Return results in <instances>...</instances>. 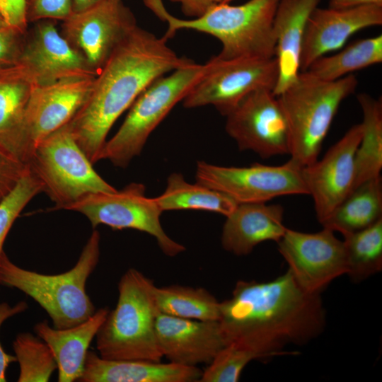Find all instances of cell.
<instances>
[{
  "instance_id": "1",
  "label": "cell",
  "mask_w": 382,
  "mask_h": 382,
  "mask_svg": "<svg viewBox=\"0 0 382 382\" xmlns=\"http://www.w3.org/2000/svg\"><path fill=\"white\" fill-rule=\"evenodd\" d=\"M219 323L226 345L238 343L267 359L284 354L287 344L318 337L325 312L320 294L305 291L288 270L269 282H237L231 296L220 302Z\"/></svg>"
},
{
  "instance_id": "2",
  "label": "cell",
  "mask_w": 382,
  "mask_h": 382,
  "mask_svg": "<svg viewBox=\"0 0 382 382\" xmlns=\"http://www.w3.org/2000/svg\"><path fill=\"white\" fill-rule=\"evenodd\" d=\"M167 39L135 27L94 77L83 105L67 124L89 161H100L108 134L119 117L154 80L192 60L178 57Z\"/></svg>"
},
{
  "instance_id": "3",
  "label": "cell",
  "mask_w": 382,
  "mask_h": 382,
  "mask_svg": "<svg viewBox=\"0 0 382 382\" xmlns=\"http://www.w3.org/2000/svg\"><path fill=\"white\" fill-rule=\"evenodd\" d=\"M279 1L249 0L238 6L219 3L191 20L170 15L161 0H153L147 7L168 23L163 35L167 40L178 30H193L212 35L221 42V51L216 55L218 59L272 58L275 55L273 21Z\"/></svg>"
},
{
  "instance_id": "4",
  "label": "cell",
  "mask_w": 382,
  "mask_h": 382,
  "mask_svg": "<svg viewBox=\"0 0 382 382\" xmlns=\"http://www.w3.org/2000/svg\"><path fill=\"white\" fill-rule=\"evenodd\" d=\"M100 245V233L94 229L75 265L57 274L22 268L4 252L0 260V286L16 289L32 298L48 314L53 327H73L96 311L86 284L99 262Z\"/></svg>"
},
{
  "instance_id": "5",
  "label": "cell",
  "mask_w": 382,
  "mask_h": 382,
  "mask_svg": "<svg viewBox=\"0 0 382 382\" xmlns=\"http://www.w3.org/2000/svg\"><path fill=\"white\" fill-rule=\"evenodd\" d=\"M153 281L134 268L118 282V299L96 336L103 359L159 362L163 357L155 331L157 309Z\"/></svg>"
},
{
  "instance_id": "6",
  "label": "cell",
  "mask_w": 382,
  "mask_h": 382,
  "mask_svg": "<svg viewBox=\"0 0 382 382\" xmlns=\"http://www.w3.org/2000/svg\"><path fill=\"white\" fill-rule=\"evenodd\" d=\"M357 85L352 74L323 81L300 72L296 81L277 96L286 121L290 159L301 167L318 159L341 103Z\"/></svg>"
},
{
  "instance_id": "7",
  "label": "cell",
  "mask_w": 382,
  "mask_h": 382,
  "mask_svg": "<svg viewBox=\"0 0 382 382\" xmlns=\"http://www.w3.org/2000/svg\"><path fill=\"white\" fill-rule=\"evenodd\" d=\"M208 67V62L199 64L192 62L154 80L132 104L118 131L105 142L100 159L109 160L117 167H127L140 154L151 132L184 99Z\"/></svg>"
},
{
  "instance_id": "8",
  "label": "cell",
  "mask_w": 382,
  "mask_h": 382,
  "mask_svg": "<svg viewBox=\"0 0 382 382\" xmlns=\"http://www.w3.org/2000/svg\"><path fill=\"white\" fill-rule=\"evenodd\" d=\"M27 164L44 192L63 209L83 196L117 190L93 168L68 125L54 131L31 151Z\"/></svg>"
},
{
  "instance_id": "9",
  "label": "cell",
  "mask_w": 382,
  "mask_h": 382,
  "mask_svg": "<svg viewBox=\"0 0 382 382\" xmlns=\"http://www.w3.org/2000/svg\"><path fill=\"white\" fill-rule=\"evenodd\" d=\"M146 187L132 183L120 190L88 194L63 209L83 214L93 228L105 225L112 229H135L153 236L161 251L174 257L185 250L170 238L160 222L162 210L155 198L145 195Z\"/></svg>"
},
{
  "instance_id": "10",
  "label": "cell",
  "mask_w": 382,
  "mask_h": 382,
  "mask_svg": "<svg viewBox=\"0 0 382 382\" xmlns=\"http://www.w3.org/2000/svg\"><path fill=\"white\" fill-rule=\"evenodd\" d=\"M207 62L208 69L183 100L187 108L213 105L226 116L252 92L273 91L277 81L275 57L220 59L214 56Z\"/></svg>"
},
{
  "instance_id": "11",
  "label": "cell",
  "mask_w": 382,
  "mask_h": 382,
  "mask_svg": "<svg viewBox=\"0 0 382 382\" xmlns=\"http://www.w3.org/2000/svg\"><path fill=\"white\" fill-rule=\"evenodd\" d=\"M197 183L221 192L238 204L267 203L284 195H308L302 167L289 159L280 166L253 163L248 167H227L199 161Z\"/></svg>"
},
{
  "instance_id": "12",
  "label": "cell",
  "mask_w": 382,
  "mask_h": 382,
  "mask_svg": "<svg viewBox=\"0 0 382 382\" xmlns=\"http://www.w3.org/2000/svg\"><path fill=\"white\" fill-rule=\"evenodd\" d=\"M62 35L97 74L115 48L137 26L122 0H108L62 21Z\"/></svg>"
},
{
  "instance_id": "13",
  "label": "cell",
  "mask_w": 382,
  "mask_h": 382,
  "mask_svg": "<svg viewBox=\"0 0 382 382\" xmlns=\"http://www.w3.org/2000/svg\"><path fill=\"white\" fill-rule=\"evenodd\" d=\"M226 117V131L240 150L252 151L264 159L289 154L286 121L272 90L252 92Z\"/></svg>"
},
{
  "instance_id": "14",
  "label": "cell",
  "mask_w": 382,
  "mask_h": 382,
  "mask_svg": "<svg viewBox=\"0 0 382 382\" xmlns=\"http://www.w3.org/2000/svg\"><path fill=\"white\" fill-rule=\"evenodd\" d=\"M277 245L288 270L308 292L320 294L332 281L347 272L343 241L330 229L304 233L286 228Z\"/></svg>"
},
{
  "instance_id": "15",
  "label": "cell",
  "mask_w": 382,
  "mask_h": 382,
  "mask_svg": "<svg viewBox=\"0 0 382 382\" xmlns=\"http://www.w3.org/2000/svg\"><path fill=\"white\" fill-rule=\"evenodd\" d=\"M35 23L13 64L31 84L96 75L84 57L58 31L54 21Z\"/></svg>"
},
{
  "instance_id": "16",
  "label": "cell",
  "mask_w": 382,
  "mask_h": 382,
  "mask_svg": "<svg viewBox=\"0 0 382 382\" xmlns=\"http://www.w3.org/2000/svg\"><path fill=\"white\" fill-rule=\"evenodd\" d=\"M361 125L351 127L320 160L302 167V175L321 223L351 192L354 157L361 137Z\"/></svg>"
},
{
  "instance_id": "17",
  "label": "cell",
  "mask_w": 382,
  "mask_h": 382,
  "mask_svg": "<svg viewBox=\"0 0 382 382\" xmlns=\"http://www.w3.org/2000/svg\"><path fill=\"white\" fill-rule=\"evenodd\" d=\"M95 76L32 86L25 115L30 152L37 143L70 122L86 100Z\"/></svg>"
},
{
  "instance_id": "18",
  "label": "cell",
  "mask_w": 382,
  "mask_h": 382,
  "mask_svg": "<svg viewBox=\"0 0 382 382\" xmlns=\"http://www.w3.org/2000/svg\"><path fill=\"white\" fill-rule=\"evenodd\" d=\"M382 24V6L346 8L316 7L310 14L303 35L301 72L319 57L341 49L359 30Z\"/></svg>"
},
{
  "instance_id": "19",
  "label": "cell",
  "mask_w": 382,
  "mask_h": 382,
  "mask_svg": "<svg viewBox=\"0 0 382 382\" xmlns=\"http://www.w3.org/2000/svg\"><path fill=\"white\" fill-rule=\"evenodd\" d=\"M155 331L163 357L180 365L209 364L226 346L219 321L186 319L159 313Z\"/></svg>"
},
{
  "instance_id": "20",
  "label": "cell",
  "mask_w": 382,
  "mask_h": 382,
  "mask_svg": "<svg viewBox=\"0 0 382 382\" xmlns=\"http://www.w3.org/2000/svg\"><path fill=\"white\" fill-rule=\"evenodd\" d=\"M320 0H280L273 21L278 77L272 91L279 96L298 79L306 25Z\"/></svg>"
},
{
  "instance_id": "21",
  "label": "cell",
  "mask_w": 382,
  "mask_h": 382,
  "mask_svg": "<svg viewBox=\"0 0 382 382\" xmlns=\"http://www.w3.org/2000/svg\"><path fill=\"white\" fill-rule=\"evenodd\" d=\"M226 217L221 245L225 250L238 256L250 254L265 241L277 243L287 228L283 223L284 208L280 204H239Z\"/></svg>"
},
{
  "instance_id": "22",
  "label": "cell",
  "mask_w": 382,
  "mask_h": 382,
  "mask_svg": "<svg viewBox=\"0 0 382 382\" xmlns=\"http://www.w3.org/2000/svg\"><path fill=\"white\" fill-rule=\"evenodd\" d=\"M108 311L107 307L101 308L85 321L67 328L51 327L47 320L35 325L34 332L48 345L54 355L59 382L79 380L90 345Z\"/></svg>"
},
{
  "instance_id": "23",
  "label": "cell",
  "mask_w": 382,
  "mask_h": 382,
  "mask_svg": "<svg viewBox=\"0 0 382 382\" xmlns=\"http://www.w3.org/2000/svg\"><path fill=\"white\" fill-rule=\"evenodd\" d=\"M202 371L171 362L112 360L88 350L80 382H193Z\"/></svg>"
},
{
  "instance_id": "24",
  "label": "cell",
  "mask_w": 382,
  "mask_h": 382,
  "mask_svg": "<svg viewBox=\"0 0 382 382\" xmlns=\"http://www.w3.org/2000/svg\"><path fill=\"white\" fill-rule=\"evenodd\" d=\"M31 84L13 65L0 69V145L27 163L25 115Z\"/></svg>"
},
{
  "instance_id": "25",
  "label": "cell",
  "mask_w": 382,
  "mask_h": 382,
  "mask_svg": "<svg viewBox=\"0 0 382 382\" xmlns=\"http://www.w3.org/2000/svg\"><path fill=\"white\" fill-rule=\"evenodd\" d=\"M382 218L381 177L355 187L320 224L342 235L364 229Z\"/></svg>"
},
{
  "instance_id": "26",
  "label": "cell",
  "mask_w": 382,
  "mask_h": 382,
  "mask_svg": "<svg viewBox=\"0 0 382 382\" xmlns=\"http://www.w3.org/2000/svg\"><path fill=\"white\" fill-rule=\"evenodd\" d=\"M357 98L363 120L361 122V137L354 157L352 190L362 183L381 176L382 169L381 99L374 98L365 93L358 94Z\"/></svg>"
},
{
  "instance_id": "27",
  "label": "cell",
  "mask_w": 382,
  "mask_h": 382,
  "mask_svg": "<svg viewBox=\"0 0 382 382\" xmlns=\"http://www.w3.org/2000/svg\"><path fill=\"white\" fill-rule=\"evenodd\" d=\"M162 210L195 209L216 212L227 216L237 203L226 195L199 183L187 182L182 174L171 173L163 194L154 197Z\"/></svg>"
},
{
  "instance_id": "28",
  "label": "cell",
  "mask_w": 382,
  "mask_h": 382,
  "mask_svg": "<svg viewBox=\"0 0 382 382\" xmlns=\"http://www.w3.org/2000/svg\"><path fill=\"white\" fill-rule=\"evenodd\" d=\"M381 62L382 35H379L356 40L336 54L322 56L302 72L320 81H333Z\"/></svg>"
},
{
  "instance_id": "29",
  "label": "cell",
  "mask_w": 382,
  "mask_h": 382,
  "mask_svg": "<svg viewBox=\"0 0 382 382\" xmlns=\"http://www.w3.org/2000/svg\"><path fill=\"white\" fill-rule=\"evenodd\" d=\"M159 313L178 318L219 321L220 301L202 287L170 285L155 287Z\"/></svg>"
},
{
  "instance_id": "30",
  "label": "cell",
  "mask_w": 382,
  "mask_h": 382,
  "mask_svg": "<svg viewBox=\"0 0 382 382\" xmlns=\"http://www.w3.org/2000/svg\"><path fill=\"white\" fill-rule=\"evenodd\" d=\"M346 274L355 282L382 270V218L358 231L343 235Z\"/></svg>"
},
{
  "instance_id": "31",
  "label": "cell",
  "mask_w": 382,
  "mask_h": 382,
  "mask_svg": "<svg viewBox=\"0 0 382 382\" xmlns=\"http://www.w3.org/2000/svg\"><path fill=\"white\" fill-rule=\"evenodd\" d=\"M13 349L19 365L18 382H47L57 369L51 349L38 336L19 333Z\"/></svg>"
},
{
  "instance_id": "32",
  "label": "cell",
  "mask_w": 382,
  "mask_h": 382,
  "mask_svg": "<svg viewBox=\"0 0 382 382\" xmlns=\"http://www.w3.org/2000/svg\"><path fill=\"white\" fill-rule=\"evenodd\" d=\"M42 187L30 170L16 187L0 201V260L6 236L24 207L37 194Z\"/></svg>"
},
{
  "instance_id": "33",
  "label": "cell",
  "mask_w": 382,
  "mask_h": 382,
  "mask_svg": "<svg viewBox=\"0 0 382 382\" xmlns=\"http://www.w3.org/2000/svg\"><path fill=\"white\" fill-rule=\"evenodd\" d=\"M72 12L71 0H26L28 23L64 21Z\"/></svg>"
},
{
  "instance_id": "34",
  "label": "cell",
  "mask_w": 382,
  "mask_h": 382,
  "mask_svg": "<svg viewBox=\"0 0 382 382\" xmlns=\"http://www.w3.org/2000/svg\"><path fill=\"white\" fill-rule=\"evenodd\" d=\"M29 172L27 163L0 145V201Z\"/></svg>"
},
{
  "instance_id": "35",
  "label": "cell",
  "mask_w": 382,
  "mask_h": 382,
  "mask_svg": "<svg viewBox=\"0 0 382 382\" xmlns=\"http://www.w3.org/2000/svg\"><path fill=\"white\" fill-rule=\"evenodd\" d=\"M25 33L11 27L0 30V69L13 65L23 47Z\"/></svg>"
},
{
  "instance_id": "36",
  "label": "cell",
  "mask_w": 382,
  "mask_h": 382,
  "mask_svg": "<svg viewBox=\"0 0 382 382\" xmlns=\"http://www.w3.org/2000/svg\"><path fill=\"white\" fill-rule=\"evenodd\" d=\"M0 15L8 27L25 33L26 0H0Z\"/></svg>"
},
{
  "instance_id": "37",
  "label": "cell",
  "mask_w": 382,
  "mask_h": 382,
  "mask_svg": "<svg viewBox=\"0 0 382 382\" xmlns=\"http://www.w3.org/2000/svg\"><path fill=\"white\" fill-rule=\"evenodd\" d=\"M28 308V305L24 301H21L13 306L6 302L0 303V328L6 320L25 312ZM13 362H16L15 355L6 353L0 343V382L6 381V369Z\"/></svg>"
},
{
  "instance_id": "38",
  "label": "cell",
  "mask_w": 382,
  "mask_h": 382,
  "mask_svg": "<svg viewBox=\"0 0 382 382\" xmlns=\"http://www.w3.org/2000/svg\"><path fill=\"white\" fill-rule=\"evenodd\" d=\"M180 4L183 13L188 17L197 18L221 0H170Z\"/></svg>"
},
{
  "instance_id": "39",
  "label": "cell",
  "mask_w": 382,
  "mask_h": 382,
  "mask_svg": "<svg viewBox=\"0 0 382 382\" xmlns=\"http://www.w3.org/2000/svg\"><path fill=\"white\" fill-rule=\"evenodd\" d=\"M366 5L382 6V0H329V7L346 8Z\"/></svg>"
},
{
  "instance_id": "40",
  "label": "cell",
  "mask_w": 382,
  "mask_h": 382,
  "mask_svg": "<svg viewBox=\"0 0 382 382\" xmlns=\"http://www.w3.org/2000/svg\"><path fill=\"white\" fill-rule=\"evenodd\" d=\"M108 0H71L72 12H79Z\"/></svg>"
},
{
  "instance_id": "41",
  "label": "cell",
  "mask_w": 382,
  "mask_h": 382,
  "mask_svg": "<svg viewBox=\"0 0 382 382\" xmlns=\"http://www.w3.org/2000/svg\"><path fill=\"white\" fill-rule=\"evenodd\" d=\"M6 27H8L7 24L6 23L5 21L2 18V16L0 15V30L3 29Z\"/></svg>"
},
{
  "instance_id": "42",
  "label": "cell",
  "mask_w": 382,
  "mask_h": 382,
  "mask_svg": "<svg viewBox=\"0 0 382 382\" xmlns=\"http://www.w3.org/2000/svg\"><path fill=\"white\" fill-rule=\"evenodd\" d=\"M233 0H221V3H228Z\"/></svg>"
}]
</instances>
